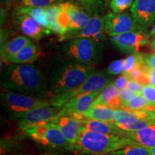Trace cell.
Here are the masks:
<instances>
[{
	"label": "cell",
	"instance_id": "1",
	"mask_svg": "<svg viewBox=\"0 0 155 155\" xmlns=\"http://www.w3.org/2000/svg\"><path fill=\"white\" fill-rule=\"evenodd\" d=\"M95 71L93 65L77 63L61 56L52 58L42 71L45 78L48 100L78 86Z\"/></svg>",
	"mask_w": 155,
	"mask_h": 155
},
{
	"label": "cell",
	"instance_id": "2",
	"mask_svg": "<svg viewBox=\"0 0 155 155\" xmlns=\"http://www.w3.org/2000/svg\"><path fill=\"white\" fill-rule=\"evenodd\" d=\"M1 84L7 91L48 100L43 73L32 63L7 65L2 71Z\"/></svg>",
	"mask_w": 155,
	"mask_h": 155
},
{
	"label": "cell",
	"instance_id": "3",
	"mask_svg": "<svg viewBox=\"0 0 155 155\" xmlns=\"http://www.w3.org/2000/svg\"><path fill=\"white\" fill-rule=\"evenodd\" d=\"M129 145L131 143L122 135L96 132L81 127L73 152L78 155H107Z\"/></svg>",
	"mask_w": 155,
	"mask_h": 155
},
{
	"label": "cell",
	"instance_id": "4",
	"mask_svg": "<svg viewBox=\"0 0 155 155\" xmlns=\"http://www.w3.org/2000/svg\"><path fill=\"white\" fill-rule=\"evenodd\" d=\"M104 43L91 38H78L68 40L57 46L58 56L77 63L93 65L101 58Z\"/></svg>",
	"mask_w": 155,
	"mask_h": 155
},
{
	"label": "cell",
	"instance_id": "5",
	"mask_svg": "<svg viewBox=\"0 0 155 155\" xmlns=\"http://www.w3.org/2000/svg\"><path fill=\"white\" fill-rule=\"evenodd\" d=\"M23 131L31 139L45 148L73 152V145L70 144L58 126L52 122L28 127Z\"/></svg>",
	"mask_w": 155,
	"mask_h": 155
},
{
	"label": "cell",
	"instance_id": "6",
	"mask_svg": "<svg viewBox=\"0 0 155 155\" xmlns=\"http://www.w3.org/2000/svg\"><path fill=\"white\" fill-rule=\"evenodd\" d=\"M112 81H113V75L108 74L107 71H95L78 86L68 91L55 95L48 101L53 106H58L61 108L73 97L86 93L101 90Z\"/></svg>",
	"mask_w": 155,
	"mask_h": 155
},
{
	"label": "cell",
	"instance_id": "7",
	"mask_svg": "<svg viewBox=\"0 0 155 155\" xmlns=\"http://www.w3.org/2000/svg\"><path fill=\"white\" fill-rule=\"evenodd\" d=\"M2 106L9 114L27 111L41 106H53L48 100L12 91L2 93L0 95Z\"/></svg>",
	"mask_w": 155,
	"mask_h": 155
},
{
	"label": "cell",
	"instance_id": "8",
	"mask_svg": "<svg viewBox=\"0 0 155 155\" xmlns=\"http://www.w3.org/2000/svg\"><path fill=\"white\" fill-rule=\"evenodd\" d=\"M61 108L55 106L37 107L27 111L9 114V118L15 121L21 129L32 126L49 123L58 115Z\"/></svg>",
	"mask_w": 155,
	"mask_h": 155
},
{
	"label": "cell",
	"instance_id": "9",
	"mask_svg": "<svg viewBox=\"0 0 155 155\" xmlns=\"http://www.w3.org/2000/svg\"><path fill=\"white\" fill-rule=\"evenodd\" d=\"M108 40L121 53L136 54L139 53L142 46L149 43V37L142 31H132L109 37Z\"/></svg>",
	"mask_w": 155,
	"mask_h": 155
},
{
	"label": "cell",
	"instance_id": "10",
	"mask_svg": "<svg viewBox=\"0 0 155 155\" xmlns=\"http://www.w3.org/2000/svg\"><path fill=\"white\" fill-rule=\"evenodd\" d=\"M101 90L86 93L73 97L61 108L56 116H71L80 121L81 115L91 107L93 103Z\"/></svg>",
	"mask_w": 155,
	"mask_h": 155
},
{
	"label": "cell",
	"instance_id": "11",
	"mask_svg": "<svg viewBox=\"0 0 155 155\" xmlns=\"http://www.w3.org/2000/svg\"><path fill=\"white\" fill-rule=\"evenodd\" d=\"M106 32L109 37L132 31H141L129 12L108 13L104 17Z\"/></svg>",
	"mask_w": 155,
	"mask_h": 155
},
{
	"label": "cell",
	"instance_id": "12",
	"mask_svg": "<svg viewBox=\"0 0 155 155\" xmlns=\"http://www.w3.org/2000/svg\"><path fill=\"white\" fill-rule=\"evenodd\" d=\"M131 14L139 30L146 32L155 22V0H135Z\"/></svg>",
	"mask_w": 155,
	"mask_h": 155
},
{
	"label": "cell",
	"instance_id": "13",
	"mask_svg": "<svg viewBox=\"0 0 155 155\" xmlns=\"http://www.w3.org/2000/svg\"><path fill=\"white\" fill-rule=\"evenodd\" d=\"M13 23L25 36L35 40H40L51 32V31L42 27L30 15L15 11L13 12Z\"/></svg>",
	"mask_w": 155,
	"mask_h": 155
},
{
	"label": "cell",
	"instance_id": "14",
	"mask_svg": "<svg viewBox=\"0 0 155 155\" xmlns=\"http://www.w3.org/2000/svg\"><path fill=\"white\" fill-rule=\"evenodd\" d=\"M68 9L71 17V23L66 34L60 38V41L71 40L73 36L85 28L91 17V15L80 5L71 2H68Z\"/></svg>",
	"mask_w": 155,
	"mask_h": 155
},
{
	"label": "cell",
	"instance_id": "15",
	"mask_svg": "<svg viewBox=\"0 0 155 155\" xmlns=\"http://www.w3.org/2000/svg\"><path fill=\"white\" fill-rule=\"evenodd\" d=\"M123 137L127 138L131 145H139L147 148L155 146V121L140 129L124 131Z\"/></svg>",
	"mask_w": 155,
	"mask_h": 155
},
{
	"label": "cell",
	"instance_id": "16",
	"mask_svg": "<svg viewBox=\"0 0 155 155\" xmlns=\"http://www.w3.org/2000/svg\"><path fill=\"white\" fill-rule=\"evenodd\" d=\"M51 122L58 126L70 144H75L78 134L81 127V121L71 116H55Z\"/></svg>",
	"mask_w": 155,
	"mask_h": 155
},
{
	"label": "cell",
	"instance_id": "17",
	"mask_svg": "<svg viewBox=\"0 0 155 155\" xmlns=\"http://www.w3.org/2000/svg\"><path fill=\"white\" fill-rule=\"evenodd\" d=\"M143 119L155 120V111H149V110L132 111V110L119 108L116 110L115 118L113 124L117 126L133 123Z\"/></svg>",
	"mask_w": 155,
	"mask_h": 155
},
{
	"label": "cell",
	"instance_id": "18",
	"mask_svg": "<svg viewBox=\"0 0 155 155\" xmlns=\"http://www.w3.org/2000/svg\"><path fill=\"white\" fill-rule=\"evenodd\" d=\"M119 92V91L114 86L112 82L108 83L101 91L92 106H102L113 109H119L121 105Z\"/></svg>",
	"mask_w": 155,
	"mask_h": 155
},
{
	"label": "cell",
	"instance_id": "19",
	"mask_svg": "<svg viewBox=\"0 0 155 155\" xmlns=\"http://www.w3.org/2000/svg\"><path fill=\"white\" fill-rule=\"evenodd\" d=\"M42 53L35 44L31 42L25 45L15 55L9 56L6 63L10 64H25L32 63L38 59Z\"/></svg>",
	"mask_w": 155,
	"mask_h": 155
},
{
	"label": "cell",
	"instance_id": "20",
	"mask_svg": "<svg viewBox=\"0 0 155 155\" xmlns=\"http://www.w3.org/2000/svg\"><path fill=\"white\" fill-rule=\"evenodd\" d=\"M81 127L96 132L114 135H122L124 132L111 122L84 119L81 120Z\"/></svg>",
	"mask_w": 155,
	"mask_h": 155
},
{
	"label": "cell",
	"instance_id": "21",
	"mask_svg": "<svg viewBox=\"0 0 155 155\" xmlns=\"http://www.w3.org/2000/svg\"><path fill=\"white\" fill-rule=\"evenodd\" d=\"M106 32L104 18L98 15H91L85 28L78 32L72 39L78 38H88L93 39L97 35Z\"/></svg>",
	"mask_w": 155,
	"mask_h": 155
},
{
	"label": "cell",
	"instance_id": "22",
	"mask_svg": "<svg viewBox=\"0 0 155 155\" xmlns=\"http://www.w3.org/2000/svg\"><path fill=\"white\" fill-rule=\"evenodd\" d=\"M32 42L31 38L25 35H18L12 38L1 45L2 61L6 62L9 56L15 55L25 45Z\"/></svg>",
	"mask_w": 155,
	"mask_h": 155
},
{
	"label": "cell",
	"instance_id": "23",
	"mask_svg": "<svg viewBox=\"0 0 155 155\" xmlns=\"http://www.w3.org/2000/svg\"><path fill=\"white\" fill-rule=\"evenodd\" d=\"M116 110L102 106H92L88 111L84 112L81 116L82 119L98 120L113 123L115 118Z\"/></svg>",
	"mask_w": 155,
	"mask_h": 155
},
{
	"label": "cell",
	"instance_id": "24",
	"mask_svg": "<svg viewBox=\"0 0 155 155\" xmlns=\"http://www.w3.org/2000/svg\"><path fill=\"white\" fill-rule=\"evenodd\" d=\"M14 11L18 13L30 15V17L35 19L39 24L49 30V22H48L47 12L45 8L18 6L15 7Z\"/></svg>",
	"mask_w": 155,
	"mask_h": 155
},
{
	"label": "cell",
	"instance_id": "25",
	"mask_svg": "<svg viewBox=\"0 0 155 155\" xmlns=\"http://www.w3.org/2000/svg\"><path fill=\"white\" fill-rule=\"evenodd\" d=\"M81 7L91 15L101 16L104 12L103 0H75Z\"/></svg>",
	"mask_w": 155,
	"mask_h": 155
},
{
	"label": "cell",
	"instance_id": "26",
	"mask_svg": "<svg viewBox=\"0 0 155 155\" xmlns=\"http://www.w3.org/2000/svg\"><path fill=\"white\" fill-rule=\"evenodd\" d=\"M150 106V104L146 98L141 94L129 101L121 104L120 108L132 110V111H140V110H148Z\"/></svg>",
	"mask_w": 155,
	"mask_h": 155
},
{
	"label": "cell",
	"instance_id": "27",
	"mask_svg": "<svg viewBox=\"0 0 155 155\" xmlns=\"http://www.w3.org/2000/svg\"><path fill=\"white\" fill-rule=\"evenodd\" d=\"M107 155H150V149L139 145H129Z\"/></svg>",
	"mask_w": 155,
	"mask_h": 155
},
{
	"label": "cell",
	"instance_id": "28",
	"mask_svg": "<svg viewBox=\"0 0 155 155\" xmlns=\"http://www.w3.org/2000/svg\"><path fill=\"white\" fill-rule=\"evenodd\" d=\"M144 63L143 55L139 53L131 54L130 55H129L124 59L123 73L128 74V73L131 72L134 69H135L136 68Z\"/></svg>",
	"mask_w": 155,
	"mask_h": 155
},
{
	"label": "cell",
	"instance_id": "29",
	"mask_svg": "<svg viewBox=\"0 0 155 155\" xmlns=\"http://www.w3.org/2000/svg\"><path fill=\"white\" fill-rule=\"evenodd\" d=\"M68 2L60 3V10L57 15V22L65 31V34L68 30L71 23V17L68 9Z\"/></svg>",
	"mask_w": 155,
	"mask_h": 155
},
{
	"label": "cell",
	"instance_id": "30",
	"mask_svg": "<svg viewBox=\"0 0 155 155\" xmlns=\"http://www.w3.org/2000/svg\"><path fill=\"white\" fill-rule=\"evenodd\" d=\"M67 2L66 0H22L19 6L46 8L50 5Z\"/></svg>",
	"mask_w": 155,
	"mask_h": 155
},
{
	"label": "cell",
	"instance_id": "31",
	"mask_svg": "<svg viewBox=\"0 0 155 155\" xmlns=\"http://www.w3.org/2000/svg\"><path fill=\"white\" fill-rule=\"evenodd\" d=\"M145 65L146 64L144 63L143 65H139L127 75L130 79L138 81L144 86V85H148V81H147L146 73H145Z\"/></svg>",
	"mask_w": 155,
	"mask_h": 155
},
{
	"label": "cell",
	"instance_id": "32",
	"mask_svg": "<svg viewBox=\"0 0 155 155\" xmlns=\"http://www.w3.org/2000/svg\"><path fill=\"white\" fill-rule=\"evenodd\" d=\"M134 0H111L109 7L114 13L124 12L130 8L134 3Z\"/></svg>",
	"mask_w": 155,
	"mask_h": 155
},
{
	"label": "cell",
	"instance_id": "33",
	"mask_svg": "<svg viewBox=\"0 0 155 155\" xmlns=\"http://www.w3.org/2000/svg\"><path fill=\"white\" fill-rule=\"evenodd\" d=\"M155 120H147L143 119L139 120V121L133 122L130 124H119L117 125L116 127H119L120 129L124 131H132L140 129L141 128L146 127V126L150 124L153 123Z\"/></svg>",
	"mask_w": 155,
	"mask_h": 155
},
{
	"label": "cell",
	"instance_id": "34",
	"mask_svg": "<svg viewBox=\"0 0 155 155\" xmlns=\"http://www.w3.org/2000/svg\"><path fill=\"white\" fill-rule=\"evenodd\" d=\"M124 62V60H116L111 62L108 65V68L106 69L107 73L113 76L123 73Z\"/></svg>",
	"mask_w": 155,
	"mask_h": 155
},
{
	"label": "cell",
	"instance_id": "35",
	"mask_svg": "<svg viewBox=\"0 0 155 155\" xmlns=\"http://www.w3.org/2000/svg\"><path fill=\"white\" fill-rule=\"evenodd\" d=\"M141 95L146 98L150 106H155V86L151 85H144Z\"/></svg>",
	"mask_w": 155,
	"mask_h": 155
},
{
	"label": "cell",
	"instance_id": "36",
	"mask_svg": "<svg viewBox=\"0 0 155 155\" xmlns=\"http://www.w3.org/2000/svg\"><path fill=\"white\" fill-rule=\"evenodd\" d=\"M119 96L121 104H123V103L127 102L133 99L134 98L139 96V95L137 94V93L131 91L130 89H129L128 88H125L122 89L121 91H119Z\"/></svg>",
	"mask_w": 155,
	"mask_h": 155
},
{
	"label": "cell",
	"instance_id": "37",
	"mask_svg": "<svg viewBox=\"0 0 155 155\" xmlns=\"http://www.w3.org/2000/svg\"><path fill=\"white\" fill-rule=\"evenodd\" d=\"M129 78L125 73H122L119 78L116 79L115 81H112V83L114 86L119 91H121L122 89L127 88V83L129 81Z\"/></svg>",
	"mask_w": 155,
	"mask_h": 155
},
{
	"label": "cell",
	"instance_id": "38",
	"mask_svg": "<svg viewBox=\"0 0 155 155\" xmlns=\"http://www.w3.org/2000/svg\"><path fill=\"white\" fill-rule=\"evenodd\" d=\"M143 87L144 85H142L138 81L132 80V79H129V82L127 83V88L130 89L132 91L137 93L138 95L141 94V91H142Z\"/></svg>",
	"mask_w": 155,
	"mask_h": 155
},
{
	"label": "cell",
	"instance_id": "39",
	"mask_svg": "<svg viewBox=\"0 0 155 155\" xmlns=\"http://www.w3.org/2000/svg\"><path fill=\"white\" fill-rule=\"evenodd\" d=\"M144 68L147 81H148V84L155 86V70L147 65H145Z\"/></svg>",
	"mask_w": 155,
	"mask_h": 155
},
{
	"label": "cell",
	"instance_id": "40",
	"mask_svg": "<svg viewBox=\"0 0 155 155\" xmlns=\"http://www.w3.org/2000/svg\"><path fill=\"white\" fill-rule=\"evenodd\" d=\"M22 0H3L4 7L7 10H11L12 9L15 8L20 5Z\"/></svg>",
	"mask_w": 155,
	"mask_h": 155
},
{
	"label": "cell",
	"instance_id": "41",
	"mask_svg": "<svg viewBox=\"0 0 155 155\" xmlns=\"http://www.w3.org/2000/svg\"><path fill=\"white\" fill-rule=\"evenodd\" d=\"M144 61L147 65L155 70V53L150 55H143Z\"/></svg>",
	"mask_w": 155,
	"mask_h": 155
},
{
	"label": "cell",
	"instance_id": "42",
	"mask_svg": "<svg viewBox=\"0 0 155 155\" xmlns=\"http://www.w3.org/2000/svg\"><path fill=\"white\" fill-rule=\"evenodd\" d=\"M7 16H8V10L5 9V7H2L1 8V24L2 25L5 21L7 19Z\"/></svg>",
	"mask_w": 155,
	"mask_h": 155
},
{
	"label": "cell",
	"instance_id": "43",
	"mask_svg": "<svg viewBox=\"0 0 155 155\" xmlns=\"http://www.w3.org/2000/svg\"><path fill=\"white\" fill-rule=\"evenodd\" d=\"M148 35L149 38H152V37L154 38V37L155 36V22H154V25H153L152 30H150V33H149V35Z\"/></svg>",
	"mask_w": 155,
	"mask_h": 155
},
{
	"label": "cell",
	"instance_id": "44",
	"mask_svg": "<svg viewBox=\"0 0 155 155\" xmlns=\"http://www.w3.org/2000/svg\"><path fill=\"white\" fill-rule=\"evenodd\" d=\"M149 149H150V155H155V146Z\"/></svg>",
	"mask_w": 155,
	"mask_h": 155
},
{
	"label": "cell",
	"instance_id": "45",
	"mask_svg": "<svg viewBox=\"0 0 155 155\" xmlns=\"http://www.w3.org/2000/svg\"><path fill=\"white\" fill-rule=\"evenodd\" d=\"M150 45H151V46L154 48V49H155V36L154 37V38H153V40H152V41H151Z\"/></svg>",
	"mask_w": 155,
	"mask_h": 155
},
{
	"label": "cell",
	"instance_id": "46",
	"mask_svg": "<svg viewBox=\"0 0 155 155\" xmlns=\"http://www.w3.org/2000/svg\"><path fill=\"white\" fill-rule=\"evenodd\" d=\"M110 1H111V0H103V2H104V5H108V4H109Z\"/></svg>",
	"mask_w": 155,
	"mask_h": 155
},
{
	"label": "cell",
	"instance_id": "47",
	"mask_svg": "<svg viewBox=\"0 0 155 155\" xmlns=\"http://www.w3.org/2000/svg\"><path fill=\"white\" fill-rule=\"evenodd\" d=\"M150 111H155V106H150Z\"/></svg>",
	"mask_w": 155,
	"mask_h": 155
},
{
	"label": "cell",
	"instance_id": "48",
	"mask_svg": "<svg viewBox=\"0 0 155 155\" xmlns=\"http://www.w3.org/2000/svg\"><path fill=\"white\" fill-rule=\"evenodd\" d=\"M42 155H53V154H42Z\"/></svg>",
	"mask_w": 155,
	"mask_h": 155
},
{
	"label": "cell",
	"instance_id": "49",
	"mask_svg": "<svg viewBox=\"0 0 155 155\" xmlns=\"http://www.w3.org/2000/svg\"><path fill=\"white\" fill-rule=\"evenodd\" d=\"M83 155H91V154H83Z\"/></svg>",
	"mask_w": 155,
	"mask_h": 155
}]
</instances>
